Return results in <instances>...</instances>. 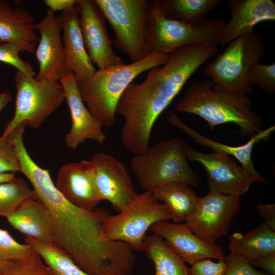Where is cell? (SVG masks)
<instances>
[{"label":"cell","instance_id":"32","mask_svg":"<svg viewBox=\"0 0 275 275\" xmlns=\"http://www.w3.org/2000/svg\"><path fill=\"white\" fill-rule=\"evenodd\" d=\"M251 83L257 85L267 95L275 92V64L264 65L260 62L253 65L248 72Z\"/></svg>","mask_w":275,"mask_h":275},{"label":"cell","instance_id":"8","mask_svg":"<svg viewBox=\"0 0 275 275\" xmlns=\"http://www.w3.org/2000/svg\"><path fill=\"white\" fill-rule=\"evenodd\" d=\"M115 33L114 46L131 62L151 52L147 42L150 7L147 0H94Z\"/></svg>","mask_w":275,"mask_h":275},{"label":"cell","instance_id":"36","mask_svg":"<svg viewBox=\"0 0 275 275\" xmlns=\"http://www.w3.org/2000/svg\"><path fill=\"white\" fill-rule=\"evenodd\" d=\"M191 265L190 275H224L226 268L225 260L215 262L209 259L196 262Z\"/></svg>","mask_w":275,"mask_h":275},{"label":"cell","instance_id":"22","mask_svg":"<svg viewBox=\"0 0 275 275\" xmlns=\"http://www.w3.org/2000/svg\"><path fill=\"white\" fill-rule=\"evenodd\" d=\"M6 218L14 229L25 237L46 243L56 241L57 229L52 214L38 198L24 201Z\"/></svg>","mask_w":275,"mask_h":275},{"label":"cell","instance_id":"12","mask_svg":"<svg viewBox=\"0 0 275 275\" xmlns=\"http://www.w3.org/2000/svg\"><path fill=\"white\" fill-rule=\"evenodd\" d=\"M188 161L200 163L206 172L210 190L240 197L249 191L254 179L230 156L196 150L183 142Z\"/></svg>","mask_w":275,"mask_h":275},{"label":"cell","instance_id":"31","mask_svg":"<svg viewBox=\"0 0 275 275\" xmlns=\"http://www.w3.org/2000/svg\"><path fill=\"white\" fill-rule=\"evenodd\" d=\"M33 251L29 244L17 242L8 231L0 229V265L23 258Z\"/></svg>","mask_w":275,"mask_h":275},{"label":"cell","instance_id":"30","mask_svg":"<svg viewBox=\"0 0 275 275\" xmlns=\"http://www.w3.org/2000/svg\"><path fill=\"white\" fill-rule=\"evenodd\" d=\"M0 275H54L34 250L28 256L0 265Z\"/></svg>","mask_w":275,"mask_h":275},{"label":"cell","instance_id":"25","mask_svg":"<svg viewBox=\"0 0 275 275\" xmlns=\"http://www.w3.org/2000/svg\"><path fill=\"white\" fill-rule=\"evenodd\" d=\"M230 253L241 256L249 261L275 252V232L264 222L244 234L229 235Z\"/></svg>","mask_w":275,"mask_h":275},{"label":"cell","instance_id":"17","mask_svg":"<svg viewBox=\"0 0 275 275\" xmlns=\"http://www.w3.org/2000/svg\"><path fill=\"white\" fill-rule=\"evenodd\" d=\"M150 230L162 239L185 263L213 258L225 260L226 256L218 245L206 242L194 233L185 224L161 221L153 225Z\"/></svg>","mask_w":275,"mask_h":275},{"label":"cell","instance_id":"3","mask_svg":"<svg viewBox=\"0 0 275 275\" xmlns=\"http://www.w3.org/2000/svg\"><path fill=\"white\" fill-rule=\"evenodd\" d=\"M252 106L248 95L231 93L211 79L193 83L176 105L178 112L202 118L211 130L232 123L238 125L241 136L250 139L262 130L263 124Z\"/></svg>","mask_w":275,"mask_h":275},{"label":"cell","instance_id":"4","mask_svg":"<svg viewBox=\"0 0 275 275\" xmlns=\"http://www.w3.org/2000/svg\"><path fill=\"white\" fill-rule=\"evenodd\" d=\"M169 56L153 52L138 62L96 70L87 80L77 82L82 101L102 126L113 127L117 104L127 87L142 73L164 65Z\"/></svg>","mask_w":275,"mask_h":275},{"label":"cell","instance_id":"29","mask_svg":"<svg viewBox=\"0 0 275 275\" xmlns=\"http://www.w3.org/2000/svg\"><path fill=\"white\" fill-rule=\"evenodd\" d=\"M38 198L26 181L16 177L11 181L0 184V216L7 217L25 200Z\"/></svg>","mask_w":275,"mask_h":275},{"label":"cell","instance_id":"35","mask_svg":"<svg viewBox=\"0 0 275 275\" xmlns=\"http://www.w3.org/2000/svg\"><path fill=\"white\" fill-rule=\"evenodd\" d=\"M224 275H267L255 269L248 261L239 255L230 253L226 257Z\"/></svg>","mask_w":275,"mask_h":275},{"label":"cell","instance_id":"14","mask_svg":"<svg viewBox=\"0 0 275 275\" xmlns=\"http://www.w3.org/2000/svg\"><path fill=\"white\" fill-rule=\"evenodd\" d=\"M90 160L98 196L120 212L138 194L126 167L115 157L103 152L94 154Z\"/></svg>","mask_w":275,"mask_h":275},{"label":"cell","instance_id":"20","mask_svg":"<svg viewBox=\"0 0 275 275\" xmlns=\"http://www.w3.org/2000/svg\"><path fill=\"white\" fill-rule=\"evenodd\" d=\"M227 4L231 18L223 27L221 45L251 32L260 22L275 20V3L272 0H228Z\"/></svg>","mask_w":275,"mask_h":275},{"label":"cell","instance_id":"11","mask_svg":"<svg viewBox=\"0 0 275 275\" xmlns=\"http://www.w3.org/2000/svg\"><path fill=\"white\" fill-rule=\"evenodd\" d=\"M240 197L210 190L199 197L195 211L184 224L203 240L215 243L227 235L231 222L240 211Z\"/></svg>","mask_w":275,"mask_h":275},{"label":"cell","instance_id":"23","mask_svg":"<svg viewBox=\"0 0 275 275\" xmlns=\"http://www.w3.org/2000/svg\"><path fill=\"white\" fill-rule=\"evenodd\" d=\"M35 22L28 10L13 8L8 1L0 0V43H13L23 51L34 53L39 41Z\"/></svg>","mask_w":275,"mask_h":275},{"label":"cell","instance_id":"18","mask_svg":"<svg viewBox=\"0 0 275 275\" xmlns=\"http://www.w3.org/2000/svg\"><path fill=\"white\" fill-rule=\"evenodd\" d=\"M55 186L67 200L83 209L93 210L101 201L90 160L62 166L58 171Z\"/></svg>","mask_w":275,"mask_h":275},{"label":"cell","instance_id":"41","mask_svg":"<svg viewBox=\"0 0 275 275\" xmlns=\"http://www.w3.org/2000/svg\"><path fill=\"white\" fill-rule=\"evenodd\" d=\"M15 178L14 173H0V184L11 181Z\"/></svg>","mask_w":275,"mask_h":275},{"label":"cell","instance_id":"34","mask_svg":"<svg viewBox=\"0 0 275 275\" xmlns=\"http://www.w3.org/2000/svg\"><path fill=\"white\" fill-rule=\"evenodd\" d=\"M20 171V166L11 135L0 136V173Z\"/></svg>","mask_w":275,"mask_h":275},{"label":"cell","instance_id":"27","mask_svg":"<svg viewBox=\"0 0 275 275\" xmlns=\"http://www.w3.org/2000/svg\"><path fill=\"white\" fill-rule=\"evenodd\" d=\"M24 240L41 256L54 275H91L79 267L56 243L40 242L28 237Z\"/></svg>","mask_w":275,"mask_h":275},{"label":"cell","instance_id":"28","mask_svg":"<svg viewBox=\"0 0 275 275\" xmlns=\"http://www.w3.org/2000/svg\"><path fill=\"white\" fill-rule=\"evenodd\" d=\"M159 8L168 18L188 22L207 19L208 13L221 5V0H157Z\"/></svg>","mask_w":275,"mask_h":275},{"label":"cell","instance_id":"15","mask_svg":"<svg viewBox=\"0 0 275 275\" xmlns=\"http://www.w3.org/2000/svg\"><path fill=\"white\" fill-rule=\"evenodd\" d=\"M35 28L40 34L39 45L35 50L39 69L35 78L37 80L59 81L68 72L61 36L60 17L56 16L54 12L48 9L44 18L35 23Z\"/></svg>","mask_w":275,"mask_h":275},{"label":"cell","instance_id":"19","mask_svg":"<svg viewBox=\"0 0 275 275\" xmlns=\"http://www.w3.org/2000/svg\"><path fill=\"white\" fill-rule=\"evenodd\" d=\"M168 122L181 130L193 140L197 144L211 149L214 152L232 156L241 163L242 168L254 179L255 182L268 184L269 181L255 169L252 160V152L255 145L268 139L275 130V125L257 132L245 144L238 146H229L213 141L202 135L183 122L179 117L172 112L167 116Z\"/></svg>","mask_w":275,"mask_h":275},{"label":"cell","instance_id":"39","mask_svg":"<svg viewBox=\"0 0 275 275\" xmlns=\"http://www.w3.org/2000/svg\"><path fill=\"white\" fill-rule=\"evenodd\" d=\"M44 3L54 12L58 11L64 12L74 7L75 0H45Z\"/></svg>","mask_w":275,"mask_h":275},{"label":"cell","instance_id":"7","mask_svg":"<svg viewBox=\"0 0 275 275\" xmlns=\"http://www.w3.org/2000/svg\"><path fill=\"white\" fill-rule=\"evenodd\" d=\"M265 53L263 40L254 30L231 41L222 53L202 68L203 73L229 92L248 95L254 87L248 72Z\"/></svg>","mask_w":275,"mask_h":275},{"label":"cell","instance_id":"24","mask_svg":"<svg viewBox=\"0 0 275 275\" xmlns=\"http://www.w3.org/2000/svg\"><path fill=\"white\" fill-rule=\"evenodd\" d=\"M150 191L157 200L168 207L171 219L175 223L185 222L196 208L199 197L185 183L171 181Z\"/></svg>","mask_w":275,"mask_h":275},{"label":"cell","instance_id":"40","mask_svg":"<svg viewBox=\"0 0 275 275\" xmlns=\"http://www.w3.org/2000/svg\"><path fill=\"white\" fill-rule=\"evenodd\" d=\"M12 97V94L9 91L0 93V113L11 100Z\"/></svg>","mask_w":275,"mask_h":275},{"label":"cell","instance_id":"9","mask_svg":"<svg viewBox=\"0 0 275 275\" xmlns=\"http://www.w3.org/2000/svg\"><path fill=\"white\" fill-rule=\"evenodd\" d=\"M168 207L160 203L150 191L138 194L134 199L117 214L109 215L103 230L108 239L129 245L135 252H142L147 230L154 224L171 219Z\"/></svg>","mask_w":275,"mask_h":275},{"label":"cell","instance_id":"37","mask_svg":"<svg viewBox=\"0 0 275 275\" xmlns=\"http://www.w3.org/2000/svg\"><path fill=\"white\" fill-rule=\"evenodd\" d=\"M249 262L253 267H260L270 275H275V252L255 258Z\"/></svg>","mask_w":275,"mask_h":275},{"label":"cell","instance_id":"26","mask_svg":"<svg viewBox=\"0 0 275 275\" xmlns=\"http://www.w3.org/2000/svg\"><path fill=\"white\" fill-rule=\"evenodd\" d=\"M142 252L153 262L154 275H190L189 268L159 236H146Z\"/></svg>","mask_w":275,"mask_h":275},{"label":"cell","instance_id":"5","mask_svg":"<svg viewBox=\"0 0 275 275\" xmlns=\"http://www.w3.org/2000/svg\"><path fill=\"white\" fill-rule=\"evenodd\" d=\"M183 142L178 138L162 140L132 157L131 169L142 189L150 191L174 181L194 187L200 184V177L189 163Z\"/></svg>","mask_w":275,"mask_h":275},{"label":"cell","instance_id":"38","mask_svg":"<svg viewBox=\"0 0 275 275\" xmlns=\"http://www.w3.org/2000/svg\"><path fill=\"white\" fill-rule=\"evenodd\" d=\"M256 208L268 228L275 232V204H259Z\"/></svg>","mask_w":275,"mask_h":275},{"label":"cell","instance_id":"13","mask_svg":"<svg viewBox=\"0 0 275 275\" xmlns=\"http://www.w3.org/2000/svg\"><path fill=\"white\" fill-rule=\"evenodd\" d=\"M74 7L78 14L85 45L92 63L99 69L125 64L112 48L105 18L94 0H75Z\"/></svg>","mask_w":275,"mask_h":275},{"label":"cell","instance_id":"2","mask_svg":"<svg viewBox=\"0 0 275 275\" xmlns=\"http://www.w3.org/2000/svg\"><path fill=\"white\" fill-rule=\"evenodd\" d=\"M217 50L215 46L200 43L181 46L170 54L164 65L149 69L143 81L129 84L116 109L124 118L120 137L127 150L135 155L148 150L158 118Z\"/></svg>","mask_w":275,"mask_h":275},{"label":"cell","instance_id":"1","mask_svg":"<svg viewBox=\"0 0 275 275\" xmlns=\"http://www.w3.org/2000/svg\"><path fill=\"white\" fill-rule=\"evenodd\" d=\"M18 158L20 172L52 214L57 229L54 243L91 275H132L135 251L104 234L108 211L105 208L87 210L73 205L56 188L49 171L39 166L27 151L20 152Z\"/></svg>","mask_w":275,"mask_h":275},{"label":"cell","instance_id":"21","mask_svg":"<svg viewBox=\"0 0 275 275\" xmlns=\"http://www.w3.org/2000/svg\"><path fill=\"white\" fill-rule=\"evenodd\" d=\"M63 31L65 66L72 72L77 82L90 78L96 70L87 51L75 8L63 12L59 16Z\"/></svg>","mask_w":275,"mask_h":275},{"label":"cell","instance_id":"16","mask_svg":"<svg viewBox=\"0 0 275 275\" xmlns=\"http://www.w3.org/2000/svg\"><path fill=\"white\" fill-rule=\"evenodd\" d=\"M59 82L64 90L65 99L69 107L71 127L65 137L66 145L72 150L76 149L86 140L103 144L106 135L102 125L85 104L79 94L77 81L72 72H67Z\"/></svg>","mask_w":275,"mask_h":275},{"label":"cell","instance_id":"33","mask_svg":"<svg viewBox=\"0 0 275 275\" xmlns=\"http://www.w3.org/2000/svg\"><path fill=\"white\" fill-rule=\"evenodd\" d=\"M22 51L21 48L16 44L8 42L0 43V62L13 66L17 71L25 75L35 77L36 73L31 64L19 57V53Z\"/></svg>","mask_w":275,"mask_h":275},{"label":"cell","instance_id":"6","mask_svg":"<svg viewBox=\"0 0 275 275\" xmlns=\"http://www.w3.org/2000/svg\"><path fill=\"white\" fill-rule=\"evenodd\" d=\"M226 22L210 19L188 22L164 15L157 0L150 1L147 42L150 52L169 54L177 48L200 43L216 46Z\"/></svg>","mask_w":275,"mask_h":275},{"label":"cell","instance_id":"10","mask_svg":"<svg viewBox=\"0 0 275 275\" xmlns=\"http://www.w3.org/2000/svg\"><path fill=\"white\" fill-rule=\"evenodd\" d=\"M14 79L15 111L4 127L3 135L10 134L21 124L39 127L65 100L63 87L58 81L37 80L18 71Z\"/></svg>","mask_w":275,"mask_h":275}]
</instances>
